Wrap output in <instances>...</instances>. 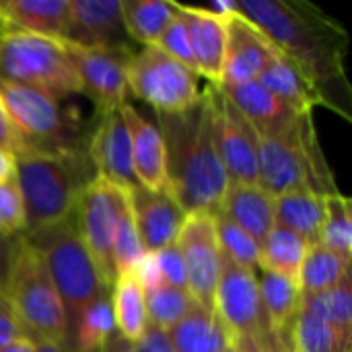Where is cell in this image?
<instances>
[{"label":"cell","instance_id":"obj_1","mask_svg":"<svg viewBox=\"0 0 352 352\" xmlns=\"http://www.w3.org/2000/svg\"><path fill=\"white\" fill-rule=\"evenodd\" d=\"M235 8L303 72L324 107L352 122L351 85L344 70L351 37L336 19L307 0H237Z\"/></svg>","mask_w":352,"mask_h":352},{"label":"cell","instance_id":"obj_2","mask_svg":"<svg viewBox=\"0 0 352 352\" xmlns=\"http://www.w3.org/2000/svg\"><path fill=\"white\" fill-rule=\"evenodd\" d=\"M157 122L165 140L169 194L186 214H214L229 179L217 151L210 89L184 111L157 113Z\"/></svg>","mask_w":352,"mask_h":352},{"label":"cell","instance_id":"obj_3","mask_svg":"<svg viewBox=\"0 0 352 352\" xmlns=\"http://www.w3.org/2000/svg\"><path fill=\"white\" fill-rule=\"evenodd\" d=\"M14 161L27 217L25 233L68 221L80 194L97 177L87 146L56 153L25 151Z\"/></svg>","mask_w":352,"mask_h":352},{"label":"cell","instance_id":"obj_4","mask_svg":"<svg viewBox=\"0 0 352 352\" xmlns=\"http://www.w3.org/2000/svg\"><path fill=\"white\" fill-rule=\"evenodd\" d=\"M258 186L274 198L293 190H311L322 196L340 192L322 151L311 113H305L283 136L260 138Z\"/></svg>","mask_w":352,"mask_h":352},{"label":"cell","instance_id":"obj_5","mask_svg":"<svg viewBox=\"0 0 352 352\" xmlns=\"http://www.w3.org/2000/svg\"><path fill=\"white\" fill-rule=\"evenodd\" d=\"M23 237L41 256L50 278L62 299L70 330L82 309L105 295L109 289L101 280L99 270L76 231L74 214L68 221L25 233Z\"/></svg>","mask_w":352,"mask_h":352},{"label":"cell","instance_id":"obj_6","mask_svg":"<svg viewBox=\"0 0 352 352\" xmlns=\"http://www.w3.org/2000/svg\"><path fill=\"white\" fill-rule=\"evenodd\" d=\"M4 293L10 299L27 338L41 342L64 340L68 336V320L62 299L41 256L23 235L16 239Z\"/></svg>","mask_w":352,"mask_h":352},{"label":"cell","instance_id":"obj_7","mask_svg":"<svg viewBox=\"0 0 352 352\" xmlns=\"http://www.w3.org/2000/svg\"><path fill=\"white\" fill-rule=\"evenodd\" d=\"M0 80L43 91L60 101L82 93L62 41L8 29H0Z\"/></svg>","mask_w":352,"mask_h":352},{"label":"cell","instance_id":"obj_8","mask_svg":"<svg viewBox=\"0 0 352 352\" xmlns=\"http://www.w3.org/2000/svg\"><path fill=\"white\" fill-rule=\"evenodd\" d=\"M0 99L23 142V153L82 148L80 113L66 101L6 80H0Z\"/></svg>","mask_w":352,"mask_h":352},{"label":"cell","instance_id":"obj_9","mask_svg":"<svg viewBox=\"0 0 352 352\" xmlns=\"http://www.w3.org/2000/svg\"><path fill=\"white\" fill-rule=\"evenodd\" d=\"M126 82L128 91L148 103L157 113L184 111L202 95L198 74L155 45H144L128 56Z\"/></svg>","mask_w":352,"mask_h":352},{"label":"cell","instance_id":"obj_10","mask_svg":"<svg viewBox=\"0 0 352 352\" xmlns=\"http://www.w3.org/2000/svg\"><path fill=\"white\" fill-rule=\"evenodd\" d=\"M175 248L182 256L186 272V291L198 305L212 309L214 291L223 268V252L217 239L212 214H186Z\"/></svg>","mask_w":352,"mask_h":352},{"label":"cell","instance_id":"obj_11","mask_svg":"<svg viewBox=\"0 0 352 352\" xmlns=\"http://www.w3.org/2000/svg\"><path fill=\"white\" fill-rule=\"evenodd\" d=\"M208 89L217 151L229 184H258L260 134L217 85H208Z\"/></svg>","mask_w":352,"mask_h":352},{"label":"cell","instance_id":"obj_12","mask_svg":"<svg viewBox=\"0 0 352 352\" xmlns=\"http://www.w3.org/2000/svg\"><path fill=\"white\" fill-rule=\"evenodd\" d=\"M118 186L95 177L80 194L74 208L76 231L89 250L101 280L111 287L116 280L113 264V239H116V206Z\"/></svg>","mask_w":352,"mask_h":352},{"label":"cell","instance_id":"obj_13","mask_svg":"<svg viewBox=\"0 0 352 352\" xmlns=\"http://www.w3.org/2000/svg\"><path fill=\"white\" fill-rule=\"evenodd\" d=\"M212 309L223 322L231 340L268 330L256 272L231 262L225 256Z\"/></svg>","mask_w":352,"mask_h":352},{"label":"cell","instance_id":"obj_14","mask_svg":"<svg viewBox=\"0 0 352 352\" xmlns=\"http://www.w3.org/2000/svg\"><path fill=\"white\" fill-rule=\"evenodd\" d=\"M62 43L76 68L82 93L93 99L99 116L107 111H118L124 103H128L130 91L126 82V60L130 54L93 50L70 41Z\"/></svg>","mask_w":352,"mask_h":352},{"label":"cell","instance_id":"obj_15","mask_svg":"<svg viewBox=\"0 0 352 352\" xmlns=\"http://www.w3.org/2000/svg\"><path fill=\"white\" fill-rule=\"evenodd\" d=\"M64 41L105 52H134L120 0H70V27Z\"/></svg>","mask_w":352,"mask_h":352},{"label":"cell","instance_id":"obj_16","mask_svg":"<svg viewBox=\"0 0 352 352\" xmlns=\"http://www.w3.org/2000/svg\"><path fill=\"white\" fill-rule=\"evenodd\" d=\"M276 54L278 50L266 33L235 8L227 21V54L219 85L231 87L256 80Z\"/></svg>","mask_w":352,"mask_h":352},{"label":"cell","instance_id":"obj_17","mask_svg":"<svg viewBox=\"0 0 352 352\" xmlns=\"http://www.w3.org/2000/svg\"><path fill=\"white\" fill-rule=\"evenodd\" d=\"M87 153L97 177L126 192L138 188V179L132 169L130 136L120 109L99 116V122L87 142Z\"/></svg>","mask_w":352,"mask_h":352},{"label":"cell","instance_id":"obj_18","mask_svg":"<svg viewBox=\"0 0 352 352\" xmlns=\"http://www.w3.org/2000/svg\"><path fill=\"white\" fill-rule=\"evenodd\" d=\"M130 136L132 169L138 186L151 192H169L165 140L155 122L144 118L130 101L120 107Z\"/></svg>","mask_w":352,"mask_h":352},{"label":"cell","instance_id":"obj_19","mask_svg":"<svg viewBox=\"0 0 352 352\" xmlns=\"http://www.w3.org/2000/svg\"><path fill=\"white\" fill-rule=\"evenodd\" d=\"M177 16L182 19L190 50L194 56V68L198 78L210 80L208 85H219L223 76L225 66V54H227V21L223 16H217L202 6H188L182 2H175Z\"/></svg>","mask_w":352,"mask_h":352},{"label":"cell","instance_id":"obj_20","mask_svg":"<svg viewBox=\"0 0 352 352\" xmlns=\"http://www.w3.org/2000/svg\"><path fill=\"white\" fill-rule=\"evenodd\" d=\"M128 200L144 252L155 254L175 243L186 212L169 192H151L138 186L128 192Z\"/></svg>","mask_w":352,"mask_h":352},{"label":"cell","instance_id":"obj_21","mask_svg":"<svg viewBox=\"0 0 352 352\" xmlns=\"http://www.w3.org/2000/svg\"><path fill=\"white\" fill-rule=\"evenodd\" d=\"M217 87L245 116V120L260 134V138L283 136L289 130H293L297 126V122L305 116V113L289 107L285 101H280L276 95H272L258 80L231 85V87H221V85H217Z\"/></svg>","mask_w":352,"mask_h":352},{"label":"cell","instance_id":"obj_22","mask_svg":"<svg viewBox=\"0 0 352 352\" xmlns=\"http://www.w3.org/2000/svg\"><path fill=\"white\" fill-rule=\"evenodd\" d=\"M70 27V0H0V29L64 41Z\"/></svg>","mask_w":352,"mask_h":352},{"label":"cell","instance_id":"obj_23","mask_svg":"<svg viewBox=\"0 0 352 352\" xmlns=\"http://www.w3.org/2000/svg\"><path fill=\"white\" fill-rule=\"evenodd\" d=\"M219 210L258 241V245H262L268 233L276 227L274 196L258 184H229Z\"/></svg>","mask_w":352,"mask_h":352},{"label":"cell","instance_id":"obj_24","mask_svg":"<svg viewBox=\"0 0 352 352\" xmlns=\"http://www.w3.org/2000/svg\"><path fill=\"white\" fill-rule=\"evenodd\" d=\"M167 334L175 352H227L231 349V336L214 309L198 303Z\"/></svg>","mask_w":352,"mask_h":352},{"label":"cell","instance_id":"obj_25","mask_svg":"<svg viewBox=\"0 0 352 352\" xmlns=\"http://www.w3.org/2000/svg\"><path fill=\"white\" fill-rule=\"evenodd\" d=\"M326 219V196L311 190H293L274 198V221L309 245L320 241V233Z\"/></svg>","mask_w":352,"mask_h":352},{"label":"cell","instance_id":"obj_26","mask_svg":"<svg viewBox=\"0 0 352 352\" xmlns=\"http://www.w3.org/2000/svg\"><path fill=\"white\" fill-rule=\"evenodd\" d=\"M256 80L295 111L311 113L316 105H322V99L314 85L280 52L270 60V64L260 72Z\"/></svg>","mask_w":352,"mask_h":352},{"label":"cell","instance_id":"obj_27","mask_svg":"<svg viewBox=\"0 0 352 352\" xmlns=\"http://www.w3.org/2000/svg\"><path fill=\"white\" fill-rule=\"evenodd\" d=\"M256 276L268 328L272 332L289 336L291 324L301 305V293L297 283L268 270H258Z\"/></svg>","mask_w":352,"mask_h":352},{"label":"cell","instance_id":"obj_28","mask_svg":"<svg viewBox=\"0 0 352 352\" xmlns=\"http://www.w3.org/2000/svg\"><path fill=\"white\" fill-rule=\"evenodd\" d=\"M109 303H111L116 330L126 340L136 342L146 330L148 316H146L144 291L132 272H124L116 276L111 285Z\"/></svg>","mask_w":352,"mask_h":352},{"label":"cell","instance_id":"obj_29","mask_svg":"<svg viewBox=\"0 0 352 352\" xmlns=\"http://www.w3.org/2000/svg\"><path fill=\"white\" fill-rule=\"evenodd\" d=\"M122 21L132 43L155 45L165 27L177 16L175 2L167 0H120Z\"/></svg>","mask_w":352,"mask_h":352},{"label":"cell","instance_id":"obj_30","mask_svg":"<svg viewBox=\"0 0 352 352\" xmlns=\"http://www.w3.org/2000/svg\"><path fill=\"white\" fill-rule=\"evenodd\" d=\"M291 352H351L352 332H344L299 309L289 332Z\"/></svg>","mask_w":352,"mask_h":352},{"label":"cell","instance_id":"obj_31","mask_svg":"<svg viewBox=\"0 0 352 352\" xmlns=\"http://www.w3.org/2000/svg\"><path fill=\"white\" fill-rule=\"evenodd\" d=\"M307 250L309 243L303 237L276 225L260 245V270H268L297 283Z\"/></svg>","mask_w":352,"mask_h":352},{"label":"cell","instance_id":"obj_32","mask_svg":"<svg viewBox=\"0 0 352 352\" xmlns=\"http://www.w3.org/2000/svg\"><path fill=\"white\" fill-rule=\"evenodd\" d=\"M351 274V262L326 250L320 243L309 245L303 266L299 270L297 287L301 297L324 293L338 283H342Z\"/></svg>","mask_w":352,"mask_h":352},{"label":"cell","instance_id":"obj_33","mask_svg":"<svg viewBox=\"0 0 352 352\" xmlns=\"http://www.w3.org/2000/svg\"><path fill=\"white\" fill-rule=\"evenodd\" d=\"M72 349L76 352H101L109 336L116 332L109 295H101L89 307L82 309L78 320L70 326ZM68 330V334H70Z\"/></svg>","mask_w":352,"mask_h":352},{"label":"cell","instance_id":"obj_34","mask_svg":"<svg viewBox=\"0 0 352 352\" xmlns=\"http://www.w3.org/2000/svg\"><path fill=\"white\" fill-rule=\"evenodd\" d=\"M144 248L132 217L128 192L120 188L118 206H116V239H113V264L116 276L124 272H132L138 260L144 256Z\"/></svg>","mask_w":352,"mask_h":352},{"label":"cell","instance_id":"obj_35","mask_svg":"<svg viewBox=\"0 0 352 352\" xmlns=\"http://www.w3.org/2000/svg\"><path fill=\"white\" fill-rule=\"evenodd\" d=\"M320 245L351 262L352 258V202L336 192L326 196V219L320 233Z\"/></svg>","mask_w":352,"mask_h":352},{"label":"cell","instance_id":"obj_36","mask_svg":"<svg viewBox=\"0 0 352 352\" xmlns=\"http://www.w3.org/2000/svg\"><path fill=\"white\" fill-rule=\"evenodd\" d=\"M299 309H305L311 316H316L344 332H352L351 274L342 283H338L336 287H332L324 293L301 297Z\"/></svg>","mask_w":352,"mask_h":352},{"label":"cell","instance_id":"obj_37","mask_svg":"<svg viewBox=\"0 0 352 352\" xmlns=\"http://www.w3.org/2000/svg\"><path fill=\"white\" fill-rule=\"evenodd\" d=\"M144 299H146L148 322L165 332H169L175 324H179L196 305V301L186 289L169 287V285H161L144 293Z\"/></svg>","mask_w":352,"mask_h":352},{"label":"cell","instance_id":"obj_38","mask_svg":"<svg viewBox=\"0 0 352 352\" xmlns=\"http://www.w3.org/2000/svg\"><path fill=\"white\" fill-rule=\"evenodd\" d=\"M214 219V231L221 245V252L231 262L258 272L260 270V245L254 241L241 227H237L233 221H229L221 210L212 214Z\"/></svg>","mask_w":352,"mask_h":352},{"label":"cell","instance_id":"obj_39","mask_svg":"<svg viewBox=\"0 0 352 352\" xmlns=\"http://www.w3.org/2000/svg\"><path fill=\"white\" fill-rule=\"evenodd\" d=\"M27 229L25 204L16 179L0 186V233L6 237H21Z\"/></svg>","mask_w":352,"mask_h":352},{"label":"cell","instance_id":"obj_40","mask_svg":"<svg viewBox=\"0 0 352 352\" xmlns=\"http://www.w3.org/2000/svg\"><path fill=\"white\" fill-rule=\"evenodd\" d=\"M155 47H159L163 54H167V56L173 58L175 62H179V64L186 66L188 70L196 72V68H194V56H192L190 41H188V33H186V27H184V23H182L179 16H175V19L165 27V31L159 35Z\"/></svg>","mask_w":352,"mask_h":352},{"label":"cell","instance_id":"obj_41","mask_svg":"<svg viewBox=\"0 0 352 352\" xmlns=\"http://www.w3.org/2000/svg\"><path fill=\"white\" fill-rule=\"evenodd\" d=\"M233 352H291V340L287 334L262 330L252 336H241L231 340Z\"/></svg>","mask_w":352,"mask_h":352},{"label":"cell","instance_id":"obj_42","mask_svg":"<svg viewBox=\"0 0 352 352\" xmlns=\"http://www.w3.org/2000/svg\"><path fill=\"white\" fill-rule=\"evenodd\" d=\"M155 258H157V264H159V270H161L163 285L186 289V272H184L182 256H179L175 243L155 252Z\"/></svg>","mask_w":352,"mask_h":352},{"label":"cell","instance_id":"obj_43","mask_svg":"<svg viewBox=\"0 0 352 352\" xmlns=\"http://www.w3.org/2000/svg\"><path fill=\"white\" fill-rule=\"evenodd\" d=\"M21 338H27L25 330L10 305V299L6 297L4 291H0V351Z\"/></svg>","mask_w":352,"mask_h":352},{"label":"cell","instance_id":"obj_44","mask_svg":"<svg viewBox=\"0 0 352 352\" xmlns=\"http://www.w3.org/2000/svg\"><path fill=\"white\" fill-rule=\"evenodd\" d=\"M134 352H175L171 346L169 334L155 324H146L144 334L134 342Z\"/></svg>","mask_w":352,"mask_h":352},{"label":"cell","instance_id":"obj_45","mask_svg":"<svg viewBox=\"0 0 352 352\" xmlns=\"http://www.w3.org/2000/svg\"><path fill=\"white\" fill-rule=\"evenodd\" d=\"M0 148L12 153L14 157L23 153V142H21L10 118H8V113H6V109L2 105V99H0Z\"/></svg>","mask_w":352,"mask_h":352},{"label":"cell","instance_id":"obj_46","mask_svg":"<svg viewBox=\"0 0 352 352\" xmlns=\"http://www.w3.org/2000/svg\"><path fill=\"white\" fill-rule=\"evenodd\" d=\"M16 239L19 237H6L0 233V291H4L8 274H10V264H12Z\"/></svg>","mask_w":352,"mask_h":352},{"label":"cell","instance_id":"obj_47","mask_svg":"<svg viewBox=\"0 0 352 352\" xmlns=\"http://www.w3.org/2000/svg\"><path fill=\"white\" fill-rule=\"evenodd\" d=\"M14 173H16V161H14V155L0 148V186L14 179Z\"/></svg>","mask_w":352,"mask_h":352},{"label":"cell","instance_id":"obj_48","mask_svg":"<svg viewBox=\"0 0 352 352\" xmlns=\"http://www.w3.org/2000/svg\"><path fill=\"white\" fill-rule=\"evenodd\" d=\"M101 352H134V342L126 340L118 330L109 336V340L105 342Z\"/></svg>","mask_w":352,"mask_h":352},{"label":"cell","instance_id":"obj_49","mask_svg":"<svg viewBox=\"0 0 352 352\" xmlns=\"http://www.w3.org/2000/svg\"><path fill=\"white\" fill-rule=\"evenodd\" d=\"M35 352H76L72 349L70 340L64 338V340H41V342H35Z\"/></svg>","mask_w":352,"mask_h":352},{"label":"cell","instance_id":"obj_50","mask_svg":"<svg viewBox=\"0 0 352 352\" xmlns=\"http://www.w3.org/2000/svg\"><path fill=\"white\" fill-rule=\"evenodd\" d=\"M0 352H35V342L31 338H21V340L8 344L6 349H2Z\"/></svg>","mask_w":352,"mask_h":352},{"label":"cell","instance_id":"obj_51","mask_svg":"<svg viewBox=\"0 0 352 352\" xmlns=\"http://www.w3.org/2000/svg\"><path fill=\"white\" fill-rule=\"evenodd\" d=\"M227 352H233V349H229V351H227Z\"/></svg>","mask_w":352,"mask_h":352}]
</instances>
